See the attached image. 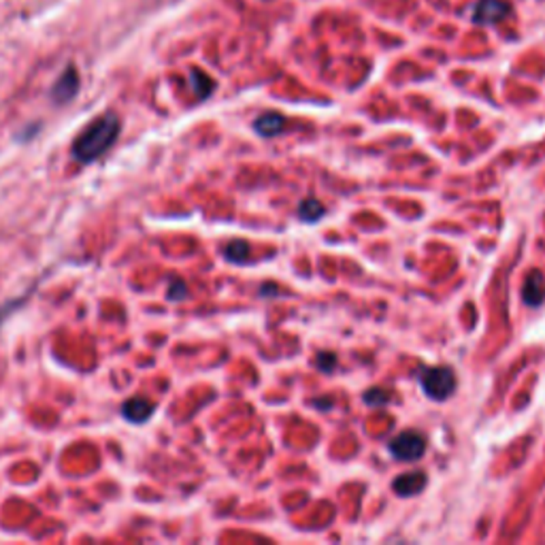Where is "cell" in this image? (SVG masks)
Instances as JSON below:
<instances>
[{
  "label": "cell",
  "mask_w": 545,
  "mask_h": 545,
  "mask_svg": "<svg viewBox=\"0 0 545 545\" xmlns=\"http://www.w3.org/2000/svg\"><path fill=\"white\" fill-rule=\"evenodd\" d=\"M77 92H79V73L77 68L71 64L64 68V73L58 77V82L54 84L52 94L49 96H52V101L55 104H66L77 96Z\"/></svg>",
  "instance_id": "4"
},
{
  "label": "cell",
  "mask_w": 545,
  "mask_h": 545,
  "mask_svg": "<svg viewBox=\"0 0 545 545\" xmlns=\"http://www.w3.org/2000/svg\"><path fill=\"white\" fill-rule=\"evenodd\" d=\"M224 258L233 264H245L247 258H250V245L239 239L231 241V243L224 247Z\"/></svg>",
  "instance_id": "12"
},
{
  "label": "cell",
  "mask_w": 545,
  "mask_h": 545,
  "mask_svg": "<svg viewBox=\"0 0 545 545\" xmlns=\"http://www.w3.org/2000/svg\"><path fill=\"white\" fill-rule=\"evenodd\" d=\"M420 386L432 401H448L458 386L456 373L450 367H431L420 373Z\"/></svg>",
  "instance_id": "2"
},
{
  "label": "cell",
  "mask_w": 545,
  "mask_h": 545,
  "mask_svg": "<svg viewBox=\"0 0 545 545\" xmlns=\"http://www.w3.org/2000/svg\"><path fill=\"white\" fill-rule=\"evenodd\" d=\"M522 299L526 305L539 307L545 301V277L541 271H530L524 280Z\"/></svg>",
  "instance_id": "8"
},
{
  "label": "cell",
  "mask_w": 545,
  "mask_h": 545,
  "mask_svg": "<svg viewBox=\"0 0 545 545\" xmlns=\"http://www.w3.org/2000/svg\"><path fill=\"white\" fill-rule=\"evenodd\" d=\"M20 302H22V301H15V302H11V305H3V307H0V322H3V320H5V315H7V313H11V312H14V309H15V305H20Z\"/></svg>",
  "instance_id": "16"
},
{
  "label": "cell",
  "mask_w": 545,
  "mask_h": 545,
  "mask_svg": "<svg viewBox=\"0 0 545 545\" xmlns=\"http://www.w3.org/2000/svg\"><path fill=\"white\" fill-rule=\"evenodd\" d=\"M283 126H286V117L282 114H275V111H269V114H263L253 122V130L264 139H271V136L280 134Z\"/></svg>",
  "instance_id": "9"
},
{
  "label": "cell",
  "mask_w": 545,
  "mask_h": 545,
  "mask_svg": "<svg viewBox=\"0 0 545 545\" xmlns=\"http://www.w3.org/2000/svg\"><path fill=\"white\" fill-rule=\"evenodd\" d=\"M390 399H392V394H390L388 390H382V388H371L369 392L364 394V402L371 407L386 405V402H390Z\"/></svg>",
  "instance_id": "13"
},
{
  "label": "cell",
  "mask_w": 545,
  "mask_h": 545,
  "mask_svg": "<svg viewBox=\"0 0 545 545\" xmlns=\"http://www.w3.org/2000/svg\"><path fill=\"white\" fill-rule=\"evenodd\" d=\"M426 484H429V477L424 471H411V473H402L394 480V492L399 497H413V494L422 492Z\"/></svg>",
  "instance_id": "7"
},
{
  "label": "cell",
  "mask_w": 545,
  "mask_h": 545,
  "mask_svg": "<svg viewBox=\"0 0 545 545\" xmlns=\"http://www.w3.org/2000/svg\"><path fill=\"white\" fill-rule=\"evenodd\" d=\"M326 215L324 204L320 201H315V198H305V201L301 203L299 207V218L302 222H307V224H315V222H320Z\"/></svg>",
  "instance_id": "10"
},
{
  "label": "cell",
  "mask_w": 545,
  "mask_h": 545,
  "mask_svg": "<svg viewBox=\"0 0 545 545\" xmlns=\"http://www.w3.org/2000/svg\"><path fill=\"white\" fill-rule=\"evenodd\" d=\"M188 296V286L182 280H175L169 286V301H183Z\"/></svg>",
  "instance_id": "15"
},
{
  "label": "cell",
  "mask_w": 545,
  "mask_h": 545,
  "mask_svg": "<svg viewBox=\"0 0 545 545\" xmlns=\"http://www.w3.org/2000/svg\"><path fill=\"white\" fill-rule=\"evenodd\" d=\"M124 420H128V422H133L136 426L150 422V418L154 416V411H156V405H154L152 401L144 399V396H134V399H128L124 405L120 407Z\"/></svg>",
  "instance_id": "6"
},
{
  "label": "cell",
  "mask_w": 545,
  "mask_h": 545,
  "mask_svg": "<svg viewBox=\"0 0 545 545\" xmlns=\"http://www.w3.org/2000/svg\"><path fill=\"white\" fill-rule=\"evenodd\" d=\"M388 450H390V454L396 458V461L413 462V461H420V458L424 456L426 439L420 435V432L407 431V432H401V435H396L392 441H390Z\"/></svg>",
  "instance_id": "3"
},
{
  "label": "cell",
  "mask_w": 545,
  "mask_h": 545,
  "mask_svg": "<svg viewBox=\"0 0 545 545\" xmlns=\"http://www.w3.org/2000/svg\"><path fill=\"white\" fill-rule=\"evenodd\" d=\"M122 130V120L115 114H103L90 122L71 145V156L79 164H92L115 145Z\"/></svg>",
  "instance_id": "1"
},
{
  "label": "cell",
  "mask_w": 545,
  "mask_h": 545,
  "mask_svg": "<svg viewBox=\"0 0 545 545\" xmlns=\"http://www.w3.org/2000/svg\"><path fill=\"white\" fill-rule=\"evenodd\" d=\"M510 15V5L505 0H480L473 7V22L490 26Z\"/></svg>",
  "instance_id": "5"
},
{
  "label": "cell",
  "mask_w": 545,
  "mask_h": 545,
  "mask_svg": "<svg viewBox=\"0 0 545 545\" xmlns=\"http://www.w3.org/2000/svg\"><path fill=\"white\" fill-rule=\"evenodd\" d=\"M315 364H318V369L324 371V373H331V371L337 367V356H334L332 352H320L318 358H315Z\"/></svg>",
  "instance_id": "14"
},
{
  "label": "cell",
  "mask_w": 545,
  "mask_h": 545,
  "mask_svg": "<svg viewBox=\"0 0 545 545\" xmlns=\"http://www.w3.org/2000/svg\"><path fill=\"white\" fill-rule=\"evenodd\" d=\"M190 82H192V88H194V92H196V96L201 98V101H204V98L212 96V92L215 90L213 79L209 77V75H204L203 71H192Z\"/></svg>",
  "instance_id": "11"
}]
</instances>
